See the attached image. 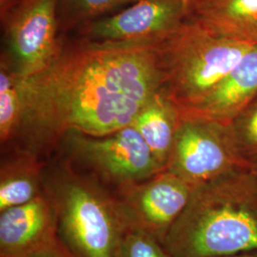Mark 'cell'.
Wrapping results in <instances>:
<instances>
[{"label": "cell", "instance_id": "6da1fadb", "mask_svg": "<svg viewBox=\"0 0 257 257\" xmlns=\"http://www.w3.org/2000/svg\"><path fill=\"white\" fill-rule=\"evenodd\" d=\"M163 86L158 43L90 41L61 52L46 71L25 76L19 133L33 150L65 133L105 137L132 125Z\"/></svg>", "mask_w": 257, "mask_h": 257}, {"label": "cell", "instance_id": "7a4b0ae2", "mask_svg": "<svg viewBox=\"0 0 257 257\" xmlns=\"http://www.w3.org/2000/svg\"><path fill=\"white\" fill-rule=\"evenodd\" d=\"M163 244L174 257L257 250V179L250 169L195 187Z\"/></svg>", "mask_w": 257, "mask_h": 257}, {"label": "cell", "instance_id": "3957f363", "mask_svg": "<svg viewBox=\"0 0 257 257\" xmlns=\"http://www.w3.org/2000/svg\"><path fill=\"white\" fill-rule=\"evenodd\" d=\"M254 45L213 33L187 19L158 44L168 97L178 108L206 98Z\"/></svg>", "mask_w": 257, "mask_h": 257}, {"label": "cell", "instance_id": "277c9868", "mask_svg": "<svg viewBox=\"0 0 257 257\" xmlns=\"http://www.w3.org/2000/svg\"><path fill=\"white\" fill-rule=\"evenodd\" d=\"M46 192L55 204L59 237L76 256H118L133 226L119 197L73 175L60 177Z\"/></svg>", "mask_w": 257, "mask_h": 257}, {"label": "cell", "instance_id": "5b68a950", "mask_svg": "<svg viewBox=\"0 0 257 257\" xmlns=\"http://www.w3.org/2000/svg\"><path fill=\"white\" fill-rule=\"evenodd\" d=\"M242 169H250L239 154L230 123L182 117L165 170L193 187Z\"/></svg>", "mask_w": 257, "mask_h": 257}, {"label": "cell", "instance_id": "8992f818", "mask_svg": "<svg viewBox=\"0 0 257 257\" xmlns=\"http://www.w3.org/2000/svg\"><path fill=\"white\" fill-rule=\"evenodd\" d=\"M69 134L74 156L119 189L145 181L163 171L133 125L100 138L75 132Z\"/></svg>", "mask_w": 257, "mask_h": 257}, {"label": "cell", "instance_id": "52a82bcc", "mask_svg": "<svg viewBox=\"0 0 257 257\" xmlns=\"http://www.w3.org/2000/svg\"><path fill=\"white\" fill-rule=\"evenodd\" d=\"M57 0H21L11 13L6 37L12 69L23 76L40 74L61 54L56 38Z\"/></svg>", "mask_w": 257, "mask_h": 257}, {"label": "cell", "instance_id": "ba28073f", "mask_svg": "<svg viewBox=\"0 0 257 257\" xmlns=\"http://www.w3.org/2000/svg\"><path fill=\"white\" fill-rule=\"evenodd\" d=\"M195 187L163 170L145 181L120 188L119 199L133 226L162 243L190 201Z\"/></svg>", "mask_w": 257, "mask_h": 257}, {"label": "cell", "instance_id": "9c48e42d", "mask_svg": "<svg viewBox=\"0 0 257 257\" xmlns=\"http://www.w3.org/2000/svg\"><path fill=\"white\" fill-rule=\"evenodd\" d=\"M187 19L182 0H138L116 15L88 27L93 42L138 44L159 43L167 39Z\"/></svg>", "mask_w": 257, "mask_h": 257}, {"label": "cell", "instance_id": "30bf717a", "mask_svg": "<svg viewBox=\"0 0 257 257\" xmlns=\"http://www.w3.org/2000/svg\"><path fill=\"white\" fill-rule=\"evenodd\" d=\"M59 239L55 204L45 192L0 211V257H30Z\"/></svg>", "mask_w": 257, "mask_h": 257}, {"label": "cell", "instance_id": "8fae6325", "mask_svg": "<svg viewBox=\"0 0 257 257\" xmlns=\"http://www.w3.org/2000/svg\"><path fill=\"white\" fill-rule=\"evenodd\" d=\"M256 97L257 45H254L204 100L190 108H177L182 117L229 124Z\"/></svg>", "mask_w": 257, "mask_h": 257}, {"label": "cell", "instance_id": "7c38bea8", "mask_svg": "<svg viewBox=\"0 0 257 257\" xmlns=\"http://www.w3.org/2000/svg\"><path fill=\"white\" fill-rule=\"evenodd\" d=\"M187 18L221 36L257 45V0H191Z\"/></svg>", "mask_w": 257, "mask_h": 257}, {"label": "cell", "instance_id": "4fadbf2b", "mask_svg": "<svg viewBox=\"0 0 257 257\" xmlns=\"http://www.w3.org/2000/svg\"><path fill=\"white\" fill-rule=\"evenodd\" d=\"M179 123V111L161 89L139 110L133 122L151 149L156 162L165 170Z\"/></svg>", "mask_w": 257, "mask_h": 257}, {"label": "cell", "instance_id": "5bb4252c", "mask_svg": "<svg viewBox=\"0 0 257 257\" xmlns=\"http://www.w3.org/2000/svg\"><path fill=\"white\" fill-rule=\"evenodd\" d=\"M44 192L40 165L34 154L26 152L2 166L0 211L30 202Z\"/></svg>", "mask_w": 257, "mask_h": 257}, {"label": "cell", "instance_id": "9a60e30c", "mask_svg": "<svg viewBox=\"0 0 257 257\" xmlns=\"http://www.w3.org/2000/svg\"><path fill=\"white\" fill-rule=\"evenodd\" d=\"M25 108L24 76L2 58L0 67V139L7 142L19 134Z\"/></svg>", "mask_w": 257, "mask_h": 257}, {"label": "cell", "instance_id": "2e32d148", "mask_svg": "<svg viewBox=\"0 0 257 257\" xmlns=\"http://www.w3.org/2000/svg\"><path fill=\"white\" fill-rule=\"evenodd\" d=\"M239 154L249 168L257 163V97L230 123Z\"/></svg>", "mask_w": 257, "mask_h": 257}, {"label": "cell", "instance_id": "e0dca14e", "mask_svg": "<svg viewBox=\"0 0 257 257\" xmlns=\"http://www.w3.org/2000/svg\"><path fill=\"white\" fill-rule=\"evenodd\" d=\"M117 257H174L164 244L147 230L132 226L122 241Z\"/></svg>", "mask_w": 257, "mask_h": 257}, {"label": "cell", "instance_id": "ac0fdd59", "mask_svg": "<svg viewBox=\"0 0 257 257\" xmlns=\"http://www.w3.org/2000/svg\"><path fill=\"white\" fill-rule=\"evenodd\" d=\"M76 6L87 16H97L109 10L114 9L138 0H74Z\"/></svg>", "mask_w": 257, "mask_h": 257}, {"label": "cell", "instance_id": "d6986e66", "mask_svg": "<svg viewBox=\"0 0 257 257\" xmlns=\"http://www.w3.org/2000/svg\"><path fill=\"white\" fill-rule=\"evenodd\" d=\"M30 257H77L74 252L59 239L46 248L38 251Z\"/></svg>", "mask_w": 257, "mask_h": 257}, {"label": "cell", "instance_id": "ffe728a7", "mask_svg": "<svg viewBox=\"0 0 257 257\" xmlns=\"http://www.w3.org/2000/svg\"><path fill=\"white\" fill-rule=\"evenodd\" d=\"M224 257H257V250L248 251V252H243V253H238V254H233V255Z\"/></svg>", "mask_w": 257, "mask_h": 257}, {"label": "cell", "instance_id": "44dd1931", "mask_svg": "<svg viewBox=\"0 0 257 257\" xmlns=\"http://www.w3.org/2000/svg\"><path fill=\"white\" fill-rule=\"evenodd\" d=\"M250 171L252 172V174L254 175V176L256 177L257 179V163H255L254 165H252L250 167Z\"/></svg>", "mask_w": 257, "mask_h": 257}, {"label": "cell", "instance_id": "7402d4cb", "mask_svg": "<svg viewBox=\"0 0 257 257\" xmlns=\"http://www.w3.org/2000/svg\"><path fill=\"white\" fill-rule=\"evenodd\" d=\"M190 1H191V0H182V2H183L184 5H185V7L187 8V10H188V6H189Z\"/></svg>", "mask_w": 257, "mask_h": 257}]
</instances>
